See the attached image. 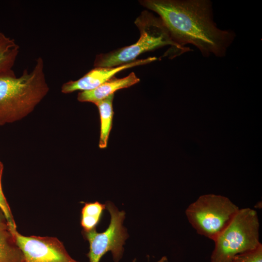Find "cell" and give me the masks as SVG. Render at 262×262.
<instances>
[{
	"mask_svg": "<svg viewBox=\"0 0 262 262\" xmlns=\"http://www.w3.org/2000/svg\"><path fill=\"white\" fill-rule=\"evenodd\" d=\"M143 7L156 13L172 40L184 47L196 46L204 56H225L235 38L213 21L211 2L206 0H141Z\"/></svg>",
	"mask_w": 262,
	"mask_h": 262,
	"instance_id": "1",
	"label": "cell"
},
{
	"mask_svg": "<svg viewBox=\"0 0 262 262\" xmlns=\"http://www.w3.org/2000/svg\"><path fill=\"white\" fill-rule=\"evenodd\" d=\"M44 62L38 57L32 70L0 78V126L16 122L32 112L47 95Z\"/></svg>",
	"mask_w": 262,
	"mask_h": 262,
	"instance_id": "2",
	"label": "cell"
},
{
	"mask_svg": "<svg viewBox=\"0 0 262 262\" xmlns=\"http://www.w3.org/2000/svg\"><path fill=\"white\" fill-rule=\"evenodd\" d=\"M134 23L139 30L140 36L133 44L96 56L95 67H115L135 61L138 56L147 51L169 45L175 54L179 55L190 50L189 48L176 43L160 17L147 11H144Z\"/></svg>",
	"mask_w": 262,
	"mask_h": 262,
	"instance_id": "3",
	"label": "cell"
},
{
	"mask_svg": "<svg viewBox=\"0 0 262 262\" xmlns=\"http://www.w3.org/2000/svg\"><path fill=\"white\" fill-rule=\"evenodd\" d=\"M257 212L246 208L238 210L227 227L213 241L211 262H230L234 256L262 245Z\"/></svg>",
	"mask_w": 262,
	"mask_h": 262,
	"instance_id": "4",
	"label": "cell"
},
{
	"mask_svg": "<svg viewBox=\"0 0 262 262\" xmlns=\"http://www.w3.org/2000/svg\"><path fill=\"white\" fill-rule=\"evenodd\" d=\"M239 210L227 197L207 194L201 196L190 204L185 214L197 233L214 241Z\"/></svg>",
	"mask_w": 262,
	"mask_h": 262,
	"instance_id": "5",
	"label": "cell"
},
{
	"mask_svg": "<svg viewBox=\"0 0 262 262\" xmlns=\"http://www.w3.org/2000/svg\"><path fill=\"white\" fill-rule=\"evenodd\" d=\"M105 205L111 215L107 229L101 233H98L96 229L84 232L89 244V251L87 254L89 262H99L109 251L115 262H119L123 255V245L128 238L127 230L123 226L125 213L119 211L111 202L107 201Z\"/></svg>",
	"mask_w": 262,
	"mask_h": 262,
	"instance_id": "6",
	"label": "cell"
},
{
	"mask_svg": "<svg viewBox=\"0 0 262 262\" xmlns=\"http://www.w3.org/2000/svg\"><path fill=\"white\" fill-rule=\"evenodd\" d=\"M10 228L23 253L22 262H79L70 256L56 237L24 236L16 227Z\"/></svg>",
	"mask_w": 262,
	"mask_h": 262,
	"instance_id": "7",
	"label": "cell"
},
{
	"mask_svg": "<svg viewBox=\"0 0 262 262\" xmlns=\"http://www.w3.org/2000/svg\"><path fill=\"white\" fill-rule=\"evenodd\" d=\"M157 60L155 57L136 60L134 61L115 67H95L80 79L64 83L61 92L68 94L77 90L88 91L94 89L108 81L120 71L132 67L146 65Z\"/></svg>",
	"mask_w": 262,
	"mask_h": 262,
	"instance_id": "8",
	"label": "cell"
},
{
	"mask_svg": "<svg viewBox=\"0 0 262 262\" xmlns=\"http://www.w3.org/2000/svg\"><path fill=\"white\" fill-rule=\"evenodd\" d=\"M139 81L140 79L134 72L122 78L114 76L94 89L79 92L77 99L80 102H89L95 104L114 94L116 91L128 88Z\"/></svg>",
	"mask_w": 262,
	"mask_h": 262,
	"instance_id": "9",
	"label": "cell"
},
{
	"mask_svg": "<svg viewBox=\"0 0 262 262\" xmlns=\"http://www.w3.org/2000/svg\"><path fill=\"white\" fill-rule=\"evenodd\" d=\"M23 260V253L0 211V262H22Z\"/></svg>",
	"mask_w": 262,
	"mask_h": 262,
	"instance_id": "10",
	"label": "cell"
},
{
	"mask_svg": "<svg viewBox=\"0 0 262 262\" xmlns=\"http://www.w3.org/2000/svg\"><path fill=\"white\" fill-rule=\"evenodd\" d=\"M19 50L14 39L0 32V78L15 75L13 68Z\"/></svg>",
	"mask_w": 262,
	"mask_h": 262,
	"instance_id": "11",
	"label": "cell"
},
{
	"mask_svg": "<svg viewBox=\"0 0 262 262\" xmlns=\"http://www.w3.org/2000/svg\"><path fill=\"white\" fill-rule=\"evenodd\" d=\"M114 97V94H113L95 103L98 109L100 116V131L98 146L100 148L107 147L109 134L112 128Z\"/></svg>",
	"mask_w": 262,
	"mask_h": 262,
	"instance_id": "12",
	"label": "cell"
},
{
	"mask_svg": "<svg viewBox=\"0 0 262 262\" xmlns=\"http://www.w3.org/2000/svg\"><path fill=\"white\" fill-rule=\"evenodd\" d=\"M105 208V204L98 201L85 203L82 209L81 217V224L84 232L96 229Z\"/></svg>",
	"mask_w": 262,
	"mask_h": 262,
	"instance_id": "13",
	"label": "cell"
},
{
	"mask_svg": "<svg viewBox=\"0 0 262 262\" xmlns=\"http://www.w3.org/2000/svg\"><path fill=\"white\" fill-rule=\"evenodd\" d=\"M3 165L0 161V211L1 212L9 226L16 227L10 206L3 192L1 178Z\"/></svg>",
	"mask_w": 262,
	"mask_h": 262,
	"instance_id": "14",
	"label": "cell"
},
{
	"mask_svg": "<svg viewBox=\"0 0 262 262\" xmlns=\"http://www.w3.org/2000/svg\"><path fill=\"white\" fill-rule=\"evenodd\" d=\"M230 262H262V245L254 250L236 255Z\"/></svg>",
	"mask_w": 262,
	"mask_h": 262,
	"instance_id": "15",
	"label": "cell"
},
{
	"mask_svg": "<svg viewBox=\"0 0 262 262\" xmlns=\"http://www.w3.org/2000/svg\"><path fill=\"white\" fill-rule=\"evenodd\" d=\"M166 258L165 257H163L161 260L157 262H166Z\"/></svg>",
	"mask_w": 262,
	"mask_h": 262,
	"instance_id": "16",
	"label": "cell"
}]
</instances>
